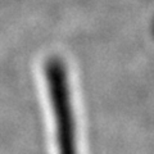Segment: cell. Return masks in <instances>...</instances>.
I'll return each instance as SVG.
<instances>
[{"label": "cell", "instance_id": "obj_1", "mask_svg": "<svg viewBox=\"0 0 154 154\" xmlns=\"http://www.w3.org/2000/svg\"><path fill=\"white\" fill-rule=\"evenodd\" d=\"M45 76L53 109H54L59 152L60 154H77L68 77H67V69L63 60L57 57L49 58L45 64Z\"/></svg>", "mask_w": 154, "mask_h": 154}]
</instances>
